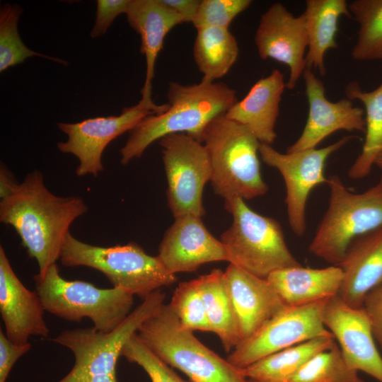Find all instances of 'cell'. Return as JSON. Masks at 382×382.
I'll use <instances>...</instances> for the list:
<instances>
[{
	"label": "cell",
	"instance_id": "60d3db41",
	"mask_svg": "<svg viewBox=\"0 0 382 382\" xmlns=\"http://www.w3.org/2000/svg\"><path fill=\"white\" fill-rule=\"evenodd\" d=\"M248 382H258V381H254V380H250V379H248Z\"/></svg>",
	"mask_w": 382,
	"mask_h": 382
},
{
	"label": "cell",
	"instance_id": "ba28073f",
	"mask_svg": "<svg viewBox=\"0 0 382 382\" xmlns=\"http://www.w3.org/2000/svg\"><path fill=\"white\" fill-rule=\"evenodd\" d=\"M233 216L221 236L229 263L260 278L286 267L301 265L289 250L280 224L252 210L240 197L225 200Z\"/></svg>",
	"mask_w": 382,
	"mask_h": 382
},
{
	"label": "cell",
	"instance_id": "7402d4cb",
	"mask_svg": "<svg viewBox=\"0 0 382 382\" xmlns=\"http://www.w3.org/2000/svg\"><path fill=\"white\" fill-rule=\"evenodd\" d=\"M125 14L130 27L140 35V52L146 59L141 98L152 100L155 64L164 39L174 27L186 22L162 0H130Z\"/></svg>",
	"mask_w": 382,
	"mask_h": 382
},
{
	"label": "cell",
	"instance_id": "9c48e42d",
	"mask_svg": "<svg viewBox=\"0 0 382 382\" xmlns=\"http://www.w3.org/2000/svg\"><path fill=\"white\" fill-rule=\"evenodd\" d=\"M166 294L157 290L144 298L124 321L109 332L93 328L66 330L52 340L69 349L74 364L69 377H95L115 374L125 345L141 325L164 304Z\"/></svg>",
	"mask_w": 382,
	"mask_h": 382
},
{
	"label": "cell",
	"instance_id": "4dcf8cb0",
	"mask_svg": "<svg viewBox=\"0 0 382 382\" xmlns=\"http://www.w3.org/2000/svg\"><path fill=\"white\" fill-rule=\"evenodd\" d=\"M288 382H364L345 360L337 343L307 361Z\"/></svg>",
	"mask_w": 382,
	"mask_h": 382
},
{
	"label": "cell",
	"instance_id": "e0dca14e",
	"mask_svg": "<svg viewBox=\"0 0 382 382\" xmlns=\"http://www.w3.org/2000/svg\"><path fill=\"white\" fill-rule=\"evenodd\" d=\"M158 257L173 274L192 272L208 262L228 261L226 248L207 229L202 217L175 218L159 245Z\"/></svg>",
	"mask_w": 382,
	"mask_h": 382
},
{
	"label": "cell",
	"instance_id": "5bb4252c",
	"mask_svg": "<svg viewBox=\"0 0 382 382\" xmlns=\"http://www.w3.org/2000/svg\"><path fill=\"white\" fill-rule=\"evenodd\" d=\"M323 318L347 364L382 382V357L364 308L350 306L337 295L327 301Z\"/></svg>",
	"mask_w": 382,
	"mask_h": 382
},
{
	"label": "cell",
	"instance_id": "f1b7e54d",
	"mask_svg": "<svg viewBox=\"0 0 382 382\" xmlns=\"http://www.w3.org/2000/svg\"><path fill=\"white\" fill-rule=\"evenodd\" d=\"M349 10L359 25L352 57L361 62H382V0H355L349 4Z\"/></svg>",
	"mask_w": 382,
	"mask_h": 382
},
{
	"label": "cell",
	"instance_id": "484cf974",
	"mask_svg": "<svg viewBox=\"0 0 382 382\" xmlns=\"http://www.w3.org/2000/svg\"><path fill=\"white\" fill-rule=\"evenodd\" d=\"M194 279L204 302L211 331L219 337L226 352H231L241 339L224 271L214 269Z\"/></svg>",
	"mask_w": 382,
	"mask_h": 382
},
{
	"label": "cell",
	"instance_id": "f546056e",
	"mask_svg": "<svg viewBox=\"0 0 382 382\" xmlns=\"http://www.w3.org/2000/svg\"><path fill=\"white\" fill-rule=\"evenodd\" d=\"M23 13L22 7L17 4H4L0 8V72L19 64L30 57H40L59 62L63 65L69 63L63 59L52 57L29 49L22 41L18 23Z\"/></svg>",
	"mask_w": 382,
	"mask_h": 382
},
{
	"label": "cell",
	"instance_id": "1f68e13d",
	"mask_svg": "<svg viewBox=\"0 0 382 382\" xmlns=\"http://www.w3.org/2000/svg\"><path fill=\"white\" fill-rule=\"evenodd\" d=\"M181 325L195 331L212 332L206 309L195 279L180 282L168 303Z\"/></svg>",
	"mask_w": 382,
	"mask_h": 382
},
{
	"label": "cell",
	"instance_id": "7c38bea8",
	"mask_svg": "<svg viewBox=\"0 0 382 382\" xmlns=\"http://www.w3.org/2000/svg\"><path fill=\"white\" fill-rule=\"evenodd\" d=\"M168 107V103L156 105L152 100L141 98L137 105L124 108L117 116L96 117L75 123L58 122L59 129L68 138L59 142L57 148L79 159L78 176H97L104 169L103 152L112 140L130 132L147 116L162 113Z\"/></svg>",
	"mask_w": 382,
	"mask_h": 382
},
{
	"label": "cell",
	"instance_id": "277c9868",
	"mask_svg": "<svg viewBox=\"0 0 382 382\" xmlns=\"http://www.w3.org/2000/svg\"><path fill=\"white\" fill-rule=\"evenodd\" d=\"M192 332L164 303L137 335L154 354L186 374L190 382H248L240 368L204 345Z\"/></svg>",
	"mask_w": 382,
	"mask_h": 382
},
{
	"label": "cell",
	"instance_id": "4316f807",
	"mask_svg": "<svg viewBox=\"0 0 382 382\" xmlns=\"http://www.w3.org/2000/svg\"><path fill=\"white\" fill-rule=\"evenodd\" d=\"M347 98L360 100L365 108V139L361 152L348 171L349 178L366 177L382 152V82L371 91H364L356 81L345 88Z\"/></svg>",
	"mask_w": 382,
	"mask_h": 382
},
{
	"label": "cell",
	"instance_id": "4fadbf2b",
	"mask_svg": "<svg viewBox=\"0 0 382 382\" xmlns=\"http://www.w3.org/2000/svg\"><path fill=\"white\" fill-rule=\"evenodd\" d=\"M351 139L346 136L323 148L286 154L272 145L260 144L259 154L263 162L278 170L284 178L288 221L296 236H302L306 231V209L310 192L327 182L324 174L326 161Z\"/></svg>",
	"mask_w": 382,
	"mask_h": 382
},
{
	"label": "cell",
	"instance_id": "44dd1931",
	"mask_svg": "<svg viewBox=\"0 0 382 382\" xmlns=\"http://www.w3.org/2000/svg\"><path fill=\"white\" fill-rule=\"evenodd\" d=\"M285 88L283 74L274 69L257 81L246 96L233 104L224 116L246 126L260 143L272 145L277 138L274 127Z\"/></svg>",
	"mask_w": 382,
	"mask_h": 382
},
{
	"label": "cell",
	"instance_id": "f35d334b",
	"mask_svg": "<svg viewBox=\"0 0 382 382\" xmlns=\"http://www.w3.org/2000/svg\"><path fill=\"white\" fill-rule=\"evenodd\" d=\"M58 382H118L117 373L96 377H69L66 375Z\"/></svg>",
	"mask_w": 382,
	"mask_h": 382
},
{
	"label": "cell",
	"instance_id": "3957f363",
	"mask_svg": "<svg viewBox=\"0 0 382 382\" xmlns=\"http://www.w3.org/2000/svg\"><path fill=\"white\" fill-rule=\"evenodd\" d=\"M200 142L209 155L217 195L224 200L251 199L267 192L258 158L261 143L246 126L219 116L205 127Z\"/></svg>",
	"mask_w": 382,
	"mask_h": 382
},
{
	"label": "cell",
	"instance_id": "ac0fdd59",
	"mask_svg": "<svg viewBox=\"0 0 382 382\" xmlns=\"http://www.w3.org/2000/svg\"><path fill=\"white\" fill-rule=\"evenodd\" d=\"M45 308L36 291L26 288L14 272L4 249L0 247V313L6 335L23 344L31 336L47 337Z\"/></svg>",
	"mask_w": 382,
	"mask_h": 382
},
{
	"label": "cell",
	"instance_id": "5b68a950",
	"mask_svg": "<svg viewBox=\"0 0 382 382\" xmlns=\"http://www.w3.org/2000/svg\"><path fill=\"white\" fill-rule=\"evenodd\" d=\"M328 207L308 250L332 265H339L357 238L382 225V175L361 193L350 192L337 175L327 178Z\"/></svg>",
	"mask_w": 382,
	"mask_h": 382
},
{
	"label": "cell",
	"instance_id": "9a60e30c",
	"mask_svg": "<svg viewBox=\"0 0 382 382\" xmlns=\"http://www.w3.org/2000/svg\"><path fill=\"white\" fill-rule=\"evenodd\" d=\"M259 57L283 63L289 69L286 88L293 89L306 68L308 35L302 15L294 16L281 3L261 15L255 35Z\"/></svg>",
	"mask_w": 382,
	"mask_h": 382
},
{
	"label": "cell",
	"instance_id": "2e32d148",
	"mask_svg": "<svg viewBox=\"0 0 382 382\" xmlns=\"http://www.w3.org/2000/svg\"><path fill=\"white\" fill-rule=\"evenodd\" d=\"M308 103L306 123L298 139L288 147L293 153L316 149L327 137L338 130L365 132L364 110L353 105L349 98L328 100L323 82L306 66L303 74Z\"/></svg>",
	"mask_w": 382,
	"mask_h": 382
},
{
	"label": "cell",
	"instance_id": "cb8c5ba5",
	"mask_svg": "<svg viewBox=\"0 0 382 382\" xmlns=\"http://www.w3.org/2000/svg\"><path fill=\"white\" fill-rule=\"evenodd\" d=\"M308 35L306 66L318 70L324 76V57L327 51L336 49L338 21L342 16L352 18L345 0H307L301 14Z\"/></svg>",
	"mask_w": 382,
	"mask_h": 382
},
{
	"label": "cell",
	"instance_id": "8992f818",
	"mask_svg": "<svg viewBox=\"0 0 382 382\" xmlns=\"http://www.w3.org/2000/svg\"><path fill=\"white\" fill-rule=\"evenodd\" d=\"M59 260L66 267L96 269L108 279L113 287L143 299L177 280L176 275L166 269L158 256L149 255L134 242L112 247L96 246L76 239L69 232Z\"/></svg>",
	"mask_w": 382,
	"mask_h": 382
},
{
	"label": "cell",
	"instance_id": "ffe728a7",
	"mask_svg": "<svg viewBox=\"0 0 382 382\" xmlns=\"http://www.w3.org/2000/svg\"><path fill=\"white\" fill-rule=\"evenodd\" d=\"M338 266L343 272L338 296L350 306L362 307L366 295L382 284V225L354 239Z\"/></svg>",
	"mask_w": 382,
	"mask_h": 382
},
{
	"label": "cell",
	"instance_id": "30bf717a",
	"mask_svg": "<svg viewBox=\"0 0 382 382\" xmlns=\"http://www.w3.org/2000/svg\"><path fill=\"white\" fill-rule=\"evenodd\" d=\"M159 144L168 184V204L174 218L185 214L202 217L203 190L212 177L204 146L185 133L167 135Z\"/></svg>",
	"mask_w": 382,
	"mask_h": 382
},
{
	"label": "cell",
	"instance_id": "ab89813d",
	"mask_svg": "<svg viewBox=\"0 0 382 382\" xmlns=\"http://www.w3.org/2000/svg\"><path fill=\"white\" fill-rule=\"evenodd\" d=\"M375 165L382 170V152L377 157Z\"/></svg>",
	"mask_w": 382,
	"mask_h": 382
},
{
	"label": "cell",
	"instance_id": "d6986e66",
	"mask_svg": "<svg viewBox=\"0 0 382 382\" xmlns=\"http://www.w3.org/2000/svg\"><path fill=\"white\" fill-rule=\"evenodd\" d=\"M224 276L238 324L240 342L255 334L286 306L267 279L231 263L224 271Z\"/></svg>",
	"mask_w": 382,
	"mask_h": 382
},
{
	"label": "cell",
	"instance_id": "e575fe53",
	"mask_svg": "<svg viewBox=\"0 0 382 382\" xmlns=\"http://www.w3.org/2000/svg\"><path fill=\"white\" fill-rule=\"evenodd\" d=\"M130 0H98L95 23L91 30L92 38L103 35L115 19L126 13Z\"/></svg>",
	"mask_w": 382,
	"mask_h": 382
},
{
	"label": "cell",
	"instance_id": "7a4b0ae2",
	"mask_svg": "<svg viewBox=\"0 0 382 382\" xmlns=\"http://www.w3.org/2000/svg\"><path fill=\"white\" fill-rule=\"evenodd\" d=\"M168 108L142 120L120 150L121 163L139 158L153 142L175 133H185L200 141L205 127L225 115L237 102L236 91L227 84L203 79L197 84H169Z\"/></svg>",
	"mask_w": 382,
	"mask_h": 382
},
{
	"label": "cell",
	"instance_id": "83f0119b",
	"mask_svg": "<svg viewBox=\"0 0 382 382\" xmlns=\"http://www.w3.org/2000/svg\"><path fill=\"white\" fill-rule=\"evenodd\" d=\"M195 62L203 79L215 81L224 76L238 55L237 41L228 28L204 27L197 29Z\"/></svg>",
	"mask_w": 382,
	"mask_h": 382
},
{
	"label": "cell",
	"instance_id": "74e56055",
	"mask_svg": "<svg viewBox=\"0 0 382 382\" xmlns=\"http://www.w3.org/2000/svg\"><path fill=\"white\" fill-rule=\"evenodd\" d=\"M176 13L182 16L186 23L192 22L201 1L199 0H162Z\"/></svg>",
	"mask_w": 382,
	"mask_h": 382
},
{
	"label": "cell",
	"instance_id": "d4e9b609",
	"mask_svg": "<svg viewBox=\"0 0 382 382\" xmlns=\"http://www.w3.org/2000/svg\"><path fill=\"white\" fill-rule=\"evenodd\" d=\"M335 343L333 336L316 337L240 369L247 379L258 382H288L313 357L331 348Z\"/></svg>",
	"mask_w": 382,
	"mask_h": 382
},
{
	"label": "cell",
	"instance_id": "d6a6232c",
	"mask_svg": "<svg viewBox=\"0 0 382 382\" xmlns=\"http://www.w3.org/2000/svg\"><path fill=\"white\" fill-rule=\"evenodd\" d=\"M121 357L141 366L151 382H189L179 376L173 369L154 354L134 335L125 345Z\"/></svg>",
	"mask_w": 382,
	"mask_h": 382
},
{
	"label": "cell",
	"instance_id": "603a6c76",
	"mask_svg": "<svg viewBox=\"0 0 382 382\" xmlns=\"http://www.w3.org/2000/svg\"><path fill=\"white\" fill-rule=\"evenodd\" d=\"M267 279L286 306H296L337 296L343 272L337 265L320 269L299 265L278 270Z\"/></svg>",
	"mask_w": 382,
	"mask_h": 382
},
{
	"label": "cell",
	"instance_id": "836d02e7",
	"mask_svg": "<svg viewBox=\"0 0 382 382\" xmlns=\"http://www.w3.org/2000/svg\"><path fill=\"white\" fill-rule=\"evenodd\" d=\"M251 3L250 0H202L192 23L196 29L204 27L228 28L233 19Z\"/></svg>",
	"mask_w": 382,
	"mask_h": 382
},
{
	"label": "cell",
	"instance_id": "d590c367",
	"mask_svg": "<svg viewBox=\"0 0 382 382\" xmlns=\"http://www.w3.org/2000/svg\"><path fill=\"white\" fill-rule=\"evenodd\" d=\"M31 347L29 342L23 344L11 342L0 330V382H6L13 365Z\"/></svg>",
	"mask_w": 382,
	"mask_h": 382
},
{
	"label": "cell",
	"instance_id": "6da1fadb",
	"mask_svg": "<svg viewBox=\"0 0 382 382\" xmlns=\"http://www.w3.org/2000/svg\"><path fill=\"white\" fill-rule=\"evenodd\" d=\"M0 221L12 226L29 255L38 265L39 275L59 260L71 224L88 207L79 196L59 197L45 186L37 170L18 183L9 170L0 169Z\"/></svg>",
	"mask_w": 382,
	"mask_h": 382
},
{
	"label": "cell",
	"instance_id": "8fae6325",
	"mask_svg": "<svg viewBox=\"0 0 382 382\" xmlns=\"http://www.w3.org/2000/svg\"><path fill=\"white\" fill-rule=\"evenodd\" d=\"M328 299L303 306H285L255 334L241 342L226 359L238 368H245L303 342L333 336L325 326L323 318Z\"/></svg>",
	"mask_w": 382,
	"mask_h": 382
},
{
	"label": "cell",
	"instance_id": "8d00e7d4",
	"mask_svg": "<svg viewBox=\"0 0 382 382\" xmlns=\"http://www.w3.org/2000/svg\"><path fill=\"white\" fill-rule=\"evenodd\" d=\"M362 307L369 319L375 341L382 350V284L366 295Z\"/></svg>",
	"mask_w": 382,
	"mask_h": 382
},
{
	"label": "cell",
	"instance_id": "52a82bcc",
	"mask_svg": "<svg viewBox=\"0 0 382 382\" xmlns=\"http://www.w3.org/2000/svg\"><path fill=\"white\" fill-rule=\"evenodd\" d=\"M45 311L70 322L89 318L93 328L109 332L132 312L134 295L119 288L100 289L80 280L64 279L57 264L33 277Z\"/></svg>",
	"mask_w": 382,
	"mask_h": 382
}]
</instances>
